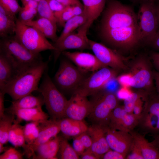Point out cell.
<instances>
[{
  "label": "cell",
  "mask_w": 159,
  "mask_h": 159,
  "mask_svg": "<svg viewBox=\"0 0 159 159\" xmlns=\"http://www.w3.org/2000/svg\"><path fill=\"white\" fill-rule=\"evenodd\" d=\"M99 35L103 44L122 54L141 43L137 14L131 6L110 0L103 10Z\"/></svg>",
  "instance_id": "obj_1"
},
{
  "label": "cell",
  "mask_w": 159,
  "mask_h": 159,
  "mask_svg": "<svg viewBox=\"0 0 159 159\" xmlns=\"http://www.w3.org/2000/svg\"><path fill=\"white\" fill-rule=\"evenodd\" d=\"M49 60L43 61L21 70L2 90L13 100L37 91L39 82L46 70L48 68Z\"/></svg>",
  "instance_id": "obj_2"
},
{
  "label": "cell",
  "mask_w": 159,
  "mask_h": 159,
  "mask_svg": "<svg viewBox=\"0 0 159 159\" xmlns=\"http://www.w3.org/2000/svg\"><path fill=\"white\" fill-rule=\"evenodd\" d=\"M133 62L128 73L116 78L120 85L123 87L145 90L149 94L156 92L153 71L148 60L141 55Z\"/></svg>",
  "instance_id": "obj_3"
},
{
  "label": "cell",
  "mask_w": 159,
  "mask_h": 159,
  "mask_svg": "<svg viewBox=\"0 0 159 159\" xmlns=\"http://www.w3.org/2000/svg\"><path fill=\"white\" fill-rule=\"evenodd\" d=\"M88 73L80 69L65 57L60 60L59 68L52 80L63 94L72 93L73 94L89 75Z\"/></svg>",
  "instance_id": "obj_4"
},
{
  "label": "cell",
  "mask_w": 159,
  "mask_h": 159,
  "mask_svg": "<svg viewBox=\"0 0 159 159\" xmlns=\"http://www.w3.org/2000/svg\"><path fill=\"white\" fill-rule=\"evenodd\" d=\"M37 91L42 96L51 118L61 119L64 118V111L68 100L50 77L48 68L44 72L42 82Z\"/></svg>",
  "instance_id": "obj_5"
},
{
  "label": "cell",
  "mask_w": 159,
  "mask_h": 159,
  "mask_svg": "<svg viewBox=\"0 0 159 159\" xmlns=\"http://www.w3.org/2000/svg\"><path fill=\"white\" fill-rule=\"evenodd\" d=\"M92 96L91 110L87 117L93 125L108 127L112 113L119 105L118 98L113 92L102 90Z\"/></svg>",
  "instance_id": "obj_6"
},
{
  "label": "cell",
  "mask_w": 159,
  "mask_h": 159,
  "mask_svg": "<svg viewBox=\"0 0 159 159\" xmlns=\"http://www.w3.org/2000/svg\"><path fill=\"white\" fill-rule=\"evenodd\" d=\"M0 50L10 56L20 71L43 61L40 53L26 48L17 40L14 35L1 38Z\"/></svg>",
  "instance_id": "obj_7"
},
{
  "label": "cell",
  "mask_w": 159,
  "mask_h": 159,
  "mask_svg": "<svg viewBox=\"0 0 159 159\" xmlns=\"http://www.w3.org/2000/svg\"><path fill=\"white\" fill-rule=\"evenodd\" d=\"M16 22L15 37L26 48L36 53L48 50H56L52 44L37 29L23 24L17 18Z\"/></svg>",
  "instance_id": "obj_8"
},
{
  "label": "cell",
  "mask_w": 159,
  "mask_h": 159,
  "mask_svg": "<svg viewBox=\"0 0 159 159\" xmlns=\"http://www.w3.org/2000/svg\"><path fill=\"white\" fill-rule=\"evenodd\" d=\"M138 14L141 43L149 45L158 29L155 0H142Z\"/></svg>",
  "instance_id": "obj_9"
},
{
  "label": "cell",
  "mask_w": 159,
  "mask_h": 159,
  "mask_svg": "<svg viewBox=\"0 0 159 159\" xmlns=\"http://www.w3.org/2000/svg\"><path fill=\"white\" fill-rule=\"evenodd\" d=\"M137 126L143 133L159 135V96L157 92L149 94Z\"/></svg>",
  "instance_id": "obj_10"
},
{
  "label": "cell",
  "mask_w": 159,
  "mask_h": 159,
  "mask_svg": "<svg viewBox=\"0 0 159 159\" xmlns=\"http://www.w3.org/2000/svg\"><path fill=\"white\" fill-rule=\"evenodd\" d=\"M117 72L110 67H104L92 72L75 92L86 97L92 96L102 90L109 80L115 78Z\"/></svg>",
  "instance_id": "obj_11"
},
{
  "label": "cell",
  "mask_w": 159,
  "mask_h": 159,
  "mask_svg": "<svg viewBox=\"0 0 159 159\" xmlns=\"http://www.w3.org/2000/svg\"><path fill=\"white\" fill-rule=\"evenodd\" d=\"M90 27L85 23L77 29V32L72 33L61 41L54 43L56 49L54 52V61L56 62L62 52L67 50L76 49L83 51L90 49L89 39L87 36V32Z\"/></svg>",
  "instance_id": "obj_12"
},
{
  "label": "cell",
  "mask_w": 159,
  "mask_h": 159,
  "mask_svg": "<svg viewBox=\"0 0 159 159\" xmlns=\"http://www.w3.org/2000/svg\"><path fill=\"white\" fill-rule=\"evenodd\" d=\"M90 49L104 66L117 71L126 68L122 55L117 51L102 43L89 40Z\"/></svg>",
  "instance_id": "obj_13"
},
{
  "label": "cell",
  "mask_w": 159,
  "mask_h": 159,
  "mask_svg": "<svg viewBox=\"0 0 159 159\" xmlns=\"http://www.w3.org/2000/svg\"><path fill=\"white\" fill-rule=\"evenodd\" d=\"M60 120L51 118L39 124V132L38 137L30 145L26 144L24 153L29 158L35 155V151L40 145L56 136L61 131Z\"/></svg>",
  "instance_id": "obj_14"
},
{
  "label": "cell",
  "mask_w": 159,
  "mask_h": 159,
  "mask_svg": "<svg viewBox=\"0 0 159 159\" xmlns=\"http://www.w3.org/2000/svg\"><path fill=\"white\" fill-rule=\"evenodd\" d=\"M91 103L87 97L75 92L67 100L64 111V117L83 120L89 115Z\"/></svg>",
  "instance_id": "obj_15"
},
{
  "label": "cell",
  "mask_w": 159,
  "mask_h": 159,
  "mask_svg": "<svg viewBox=\"0 0 159 159\" xmlns=\"http://www.w3.org/2000/svg\"><path fill=\"white\" fill-rule=\"evenodd\" d=\"M105 137L110 149L121 153L126 158L134 140L130 133L107 127L105 129Z\"/></svg>",
  "instance_id": "obj_16"
},
{
  "label": "cell",
  "mask_w": 159,
  "mask_h": 159,
  "mask_svg": "<svg viewBox=\"0 0 159 159\" xmlns=\"http://www.w3.org/2000/svg\"><path fill=\"white\" fill-rule=\"evenodd\" d=\"M138 119L127 112L123 106L118 105L112 111L108 127L112 129L130 132L137 126Z\"/></svg>",
  "instance_id": "obj_17"
},
{
  "label": "cell",
  "mask_w": 159,
  "mask_h": 159,
  "mask_svg": "<svg viewBox=\"0 0 159 159\" xmlns=\"http://www.w3.org/2000/svg\"><path fill=\"white\" fill-rule=\"evenodd\" d=\"M62 54L81 70L93 72L104 67L94 55L82 52L64 51Z\"/></svg>",
  "instance_id": "obj_18"
},
{
  "label": "cell",
  "mask_w": 159,
  "mask_h": 159,
  "mask_svg": "<svg viewBox=\"0 0 159 159\" xmlns=\"http://www.w3.org/2000/svg\"><path fill=\"white\" fill-rule=\"evenodd\" d=\"M106 127L92 124L87 132L92 141L90 149L98 159L110 149L105 137Z\"/></svg>",
  "instance_id": "obj_19"
},
{
  "label": "cell",
  "mask_w": 159,
  "mask_h": 159,
  "mask_svg": "<svg viewBox=\"0 0 159 159\" xmlns=\"http://www.w3.org/2000/svg\"><path fill=\"white\" fill-rule=\"evenodd\" d=\"M20 71L10 56L0 50V90L3 89Z\"/></svg>",
  "instance_id": "obj_20"
},
{
  "label": "cell",
  "mask_w": 159,
  "mask_h": 159,
  "mask_svg": "<svg viewBox=\"0 0 159 159\" xmlns=\"http://www.w3.org/2000/svg\"><path fill=\"white\" fill-rule=\"evenodd\" d=\"M5 111L16 116V119L15 120L19 123L23 120L40 123L47 120L49 117L48 115L43 111L42 107L12 110L5 108Z\"/></svg>",
  "instance_id": "obj_21"
},
{
  "label": "cell",
  "mask_w": 159,
  "mask_h": 159,
  "mask_svg": "<svg viewBox=\"0 0 159 159\" xmlns=\"http://www.w3.org/2000/svg\"><path fill=\"white\" fill-rule=\"evenodd\" d=\"M60 131L65 136L76 137L87 132L88 127L83 120L64 117L60 120Z\"/></svg>",
  "instance_id": "obj_22"
},
{
  "label": "cell",
  "mask_w": 159,
  "mask_h": 159,
  "mask_svg": "<svg viewBox=\"0 0 159 159\" xmlns=\"http://www.w3.org/2000/svg\"><path fill=\"white\" fill-rule=\"evenodd\" d=\"M130 132L140 146L144 159H159V148L152 141L149 142L145 135L133 130Z\"/></svg>",
  "instance_id": "obj_23"
},
{
  "label": "cell",
  "mask_w": 159,
  "mask_h": 159,
  "mask_svg": "<svg viewBox=\"0 0 159 159\" xmlns=\"http://www.w3.org/2000/svg\"><path fill=\"white\" fill-rule=\"evenodd\" d=\"M21 23L37 29L54 43L58 37L56 34L57 25L47 19L40 17L36 20Z\"/></svg>",
  "instance_id": "obj_24"
},
{
  "label": "cell",
  "mask_w": 159,
  "mask_h": 159,
  "mask_svg": "<svg viewBox=\"0 0 159 159\" xmlns=\"http://www.w3.org/2000/svg\"><path fill=\"white\" fill-rule=\"evenodd\" d=\"M16 16L0 5V37L4 38L14 35L16 28Z\"/></svg>",
  "instance_id": "obj_25"
},
{
  "label": "cell",
  "mask_w": 159,
  "mask_h": 159,
  "mask_svg": "<svg viewBox=\"0 0 159 159\" xmlns=\"http://www.w3.org/2000/svg\"><path fill=\"white\" fill-rule=\"evenodd\" d=\"M83 11L86 14V22L90 26L100 15L104 10L106 0H82Z\"/></svg>",
  "instance_id": "obj_26"
},
{
  "label": "cell",
  "mask_w": 159,
  "mask_h": 159,
  "mask_svg": "<svg viewBox=\"0 0 159 159\" xmlns=\"http://www.w3.org/2000/svg\"><path fill=\"white\" fill-rule=\"evenodd\" d=\"M44 104L42 96H34L31 93L11 102V106L6 108L9 110L25 109L42 107Z\"/></svg>",
  "instance_id": "obj_27"
},
{
  "label": "cell",
  "mask_w": 159,
  "mask_h": 159,
  "mask_svg": "<svg viewBox=\"0 0 159 159\" xmlns=\"http://www.w3.org/2000/svg\"><path fill=\"white\" fill-rule=\"evenodd\" d=\"M87 20L86 15L83 11L81 14L74 16L68 20L66 22L62 32L55 42L61 41L73 33L75 30L77 29Z\"/></svg>",
  "instance_id": "obj_28"
},
{
  "label": "cell",
  "mask_w": 159,
  "mask_h": 159,
  "mask_svg": "<svg viewBox=\"0 0 159 159\" xmlns=\"http://www.w3.org/2000/svg\"><path fill=\"white\" fill-rule=\"evenodd\" d=\"M15 120L9 132V141L15 147H26L24 131V126Z\"/></svg>",
  "instance_id": "obj_29"
},
{
  "label": "cell",
  "mask_w": 159,
  "mask_h": 159,
  "mask_svg": "<svg viewBox=\"0 0 159 159\" xmlns=\"http://www.w3.org/2000/svg\"><path fill=\"white\" fill-rule=\"evenodd\" d=\"M15 115L9 113L0 117V143L4 144L8 141L9 132L15 120Z\"/></svg>",
  "instance_id": "obj_30"
},
{
  "label": "cell",
  "mask_w": 159,
  "mask_h": 159,
  "mask_svg": "<svg viewBox=\"0 0 159 159\" xmlns=\"http://www.w3.org/2000/svg\"><path fill=\"white\" fill-rule=\"evenodd\" d=\"M40 123L32 122L24 126L25 140L27 145L32 144L38 137L39 132Z\"/></svg>",
  "instance_id": "obj_31"
},
{
  "label": "cell",
  "mask_w": 159,
  "mask_h": 159,
  "mask_svg": "<svg viewBox=\"0 0 159 159\" xmlns=\"http://www.w3.org/2000/svg\"><path fill=\"white\" fill-rule=\"evenodd\" d=\"M59 151L61 159H78L80 158L79 155L73 147L65 139L61 138Z\"/></svg>",
  "instance_id": "obj_32"
},
{
  "label": "cell",
  "mask_w": 159,
  "mask_h": 159,
  "mask_svg": "<svg viewBox=\"0 0 159 159\" xmlns=\"http://www.w3.org/2000/svg\"><path fill=\"white\" fill-rule=\"evenodd\" d=\"M37 10L40 17L49 20L57 25V19L51 9L47 0H42L38 3Z\"/></svg>",
  "instance_id": "obj_33"
},
{
  "label": "cell",
  "mask_w": 159,
  "mask_h": 159,
  "mask_svg": "<svg viewBox=\"0 0 159 159\" xmlns=\"http://www.w3.org/2000/svg\"><path fill=\"white\" fill-rule=\"evenodd\" d=\"M148 94L147 92H132L126 98L124 99V105L125 110L127 112L132 113L134 105L140 98Z\"/></svg>",
  "instance_id": "obj_34"
},
{
  "label": "cell",
  "mask_w": 159,
  "mask_h": 159,
  "mask_svg": "<svg viewBox=\"0 0 159 159\" xmlns=\"http://www.w3.org/2000/svg\"><path fill=\"white\" fill-rule=\"evenodd\" d=\"M0 5L7 11L15 15L22 9L16 0H0Z\"/></svg>",
  "instance_id": "obj_35"
},
{
  "label": "cell",
  "mask_w": 159,
  "mask_h": 159,
  "mask_svg": "<svg viewBox=\"0 0 159 159\" xmlns=\"http://www.w3.org/2000/svg\"><path fill=\"white\" fill-rule=\"evenodd\" d=\"M74 16L72 6H65L57 19V24L64 27L66 22Z\"/></svg>",
  "instance_id": "obj_36"
},
{
  "label": "cell",
  "mask_w": 159,
  "mask_h": 159,
  "mask_svg": "<svg viewBox=\"0 0 159 159\" xmlns=\"http://www.w3.org/2000/svg\"><path fill=\"white\" fill-rule=\"evenodd\" d=\"M126 159H144L140 146L134 140Z\"/></svg>",
  "instance_id": "obj_37"
},
{
  "label": "cell",
  "mask_w": 159,
  "mask_h": 159,
  "mask_svg": "<svg viewBox=\"0 0 159 159\" xmlns=\"http://www.w3.org/2000/svg\"><path fill=\"white\" fill-rule=\"evenodd\" d=\"M24 154L13 147L8 148L0 155V159H21Z\"/></svg>",
  "instance_id": "obj_38"
},
{
  "label": "cell",
  "mask_w": 159,
  "mask_h": 159,
  "mask_svg": "<svg viewBox=\"0 0 159 159\" xmlns=\"http://www.w3.org/2000/svg\"><path fill=\"white\" fill-rule=\"evenodd\" d=\"M47 1L54 16L57 19L65 6L56 0H47Z\"/></svg>",
  "instance_id": "obj_39"
},
{
  "label": "cell",
  "mask_w": 159,
  "mask_h": 159,
  "mask_svg": "<svg viewBox=\"0 0 159 159\" xmlns=\"http://www.w3.org/2000/svg\"><path fill=\"white\" fill-rule=\"evenodd\" d=\"M148 94L145 96L139 98L135 103L132 113L138 119L140 117L143 110V101L147 97Z\"/></svg>",
  "instance_id": "obj_40"
},
{
  "label": "cell",
  "mask_w": 159,
  "mask_h": 159,
  "mask_svg": "<svg viewBox=\"0 0 159 159\" xmlns=\"http://www.w3.org/2000/svg\"><path fill=\"white\" fill-rule=\"evenodd\" d=\"M35 16L29 10L22 8L21 10L19 12L18 19L23 23L32 20Z\"/></svg>",
  "instance_id": "obj_41"
},
{
  "label": "cell",
  "mask_w": 159,
  "mask_h": 159,
  "mask_svg": "<svg viewBox=\"0 0 159 159\" xmlns=\"http://www.w3.org/2000/svg\"><path fill=\"white\" fill-rule=\"evenodd\" d=\"M101 158L103 159H124L125 157L121 153L110 149Z\"/></svg>",
  "instance_id": "obj_42"
},
{
  "label": "cell",
  "mask_w": 159,
  "mask_h": 159,
  "mask_svg": "<svg viewBox=\"0 0 159 159\" xmlns=\"http://www.w3.org/2000/svg\"><path fill=\"white\" fill-rule=\"evenodd\" d=\"M77 136L86 149H88L91 148L92 144V140L90 136L87 132Z\"/></svg>",
  "instance_id": "obj_43"
},
{
  "label": "cell",
  "mask_w": 159,
  "mask_h": 159,
  "mask_svg": "<svg viewBox=\"0 0 159 159\" xmlns=\"http://www.w3.org/2000/svg\"><path fill=\"white\" fill-rule=\"evenodd\" d=\"M72 147L79 155H81L86 149L78 136L74 139Z\"/></svg>",
  "instance_id": "obj_44"
},
{
  "label": "cell",
  "mask_w": 159,
  "mask_h": 159,
  "mask_svg": "<svg viewBox=\"0 0 159 159\" xmlns=\"http://www.w3.org/2000/svg\"><path fill=\"white\" fill-rule=\"evenodd\" d=\"M118 84H120L115 77L109 80L105 84L103 89H105V90L111 92V90L117 89Z\"/></svg>",
  "instance_id": "obj_45"
},
{
  "label": "cell",
  "mask_w": 159,
  "mask_h": 159,
  "mask_svg": "<svg viewBox=\"0 0 159 159\" xmlns=\"http://www.w3.org/2000/svg\"><path fill=\"white\" fill-rule=\"evenodd\" d=\"M149 45L155 51L159 52V29Z\"/></svg>",
  "instance_id": "obj_46"
},
{
  "label": "cell",
  "mask_w": 159,
  "mask_h": 159,
  "mask_svg": "<svg viewBox=\"0 0 159 159\" xmlns=\"http://www.w3.org/2000/svg\"><path fill=\"white\" fill-rule=\"evenodd\" d=\"M150 57L153 63L159 73V52H152L150 53Z\"/></svg>",
  "instance_id": "obj_47"
},
{
  "label": "cell",
  "mask_w": 159,
  "mask_h": 159,
  "mask_svg": "<svg viewBox=\"0 0 159 159\" xmlns=\"http://www.w3.org/2000/svg\"><path fill=\"white\" fill-rule=\"evenodd\" d=\"M65 6L75 5L83 6L79 0H56Z\"/></svg>",
  "instance_id": "obj_48"
},
{
  "label": "cell",
  "mask_w": 159,
  "mask_h": 159,
  "mask_svg": "<svg viewBox=\"0 0 159 159\" xmlns=\"http://www.w3.org/2000/svg\"><path fill=\"white\" fill-rule=\"evenodd\" d=\"M82 159H98V158L90 148L86 149L80 155Z\"/></svg>",
  "instance_id": "obj_49"
},
{
  "label": "cell",
  "mask_w": 159,
  "mask_h": 159,
  "mask_svg": "<svg viewBox=\"0 0 159 159\" xmlns=\"http://www.w3.org/2000/svg\"><path fill=\"white\" fill-rule=\"evenodd\" d=\"M5 93L2 91L0 90V117H2L5 114V108L4 107V95Z\"/></svg>",
  "instance_id": "obj_50"
},
{
  "label": "cell",
  "mask_w": 159,
  "mask_h": 159,
  "mask_svg": "<svg viewBox=\"0 0 159 159\" xmlns=\"http://www.w3.org/2000/svg\"><path fill=\"white\" fill-rule=\"evenodd\" d=\"M153 75L156 92L159 96V73L153 71Z\"/></svg>",
  "instance_id": "obj_51"
},
{
  "label": "cell",
  "mask_w": 159,
  "mask_h": 159,
  "mask_svg": "<svg viewBox=\"0 0 159 159\" xmlns=\"http://www.w3.org/2000/svg\"><path fill=\"white\" fill-rule=\"evenodd\" d=\"M38 3L34 0H32L27 3L23 8L25 9L31 8L37 9Z\"/></svg>",
  "instance_id": "obj_52"
},
{
  "label": "cell",
  "mask_w": 159,
  "mask_h": 159,
  "mask_svg": "<svg viewBox=\"0 0 159 159\" xmlns=\"http://www.w3.org/2000/svg\"><path fill=\"white\" fill-rule=\"evenodd\" d=\"M155 11L159 29V3L155 2Z\"/></svg>",
  "instance_id": "obj_53"
},
{
  "label": "cell",
  "mask_w": 159,
  "mask_h": 159,
  "mask_svg": "<svg viewBox=\"0 0 159 159\" xmlns=\"http://www.w3.org/2000/svg\"><path fill=\"white\" fill-rule=\"evenodd\" d=\"M154 140L152 142L159 148V135L153 136Z\"/></svg>",
  "instance_id": "obj_54"
},
{
  "label": "cell",
  "mask_w": 159,
  "mask_h": 159,
  "mask_svg": "<svg viewBox=\"0 0 159 159\" xmlns=\"http://www.w3.org/2000/svg\"><path fill=\"white\" fill-rule=\"evenodd\" d=\"M3 144L0 143V153H1L4 151H5L8 148L4 146Z\"/></svg>",
  "instance_id": "obj_55"
},
{
  "label": "cell",
  "mask_w": 159,
  "mask_h": 159,
  "mask_svg": "<svg viewBox=\"0 0 159 159\" xmlns=\"http://www.w3.org/2000/svg\"><path fill=\"white\" fill-rule=\"evenodd\" d=\"M32 0H21V1L23 4L24 6L27 3Z\"/></svg>",
  "instance_id": "obj_56"
},
{
  "label": "cell",
  "mask_w": 159,
  "mask_h": 159,
  "mask_svg": "<svg viewBox=\"0 0 159 159\" xmlns=\"http://www.w3.org/2000/svg\"><path fill=\"white\" fill-rule=\"evenodd\" d=\"M135 4L140 3L141 0H129Z\"/></svg>",
  "instance_id": "obj_57"
},
{
  "label": "cell",
  "mask_w": 159,
  "mask_h": 159,
  "mask_svg": "<svg viewBox=\"0 0 159 159\" xmlns=\"http://www.w3.org/2000/svg\"><path fill=\"white\" fill-rule=\"evenodd\" d=\"M155 2L159 3V0H155Z\"/></svg>",
  "instance_id": "obj_58"
},
{
  "label": "cell",
  "mask_w": 159,
  "mask_h": 159,
  "mask_svg": "<svg viewBox=\"0 0 159 159\" xmlns=\"http://www.w3.org/2000/svg\"><path fill=\"white\" fill-rule=\"evenodd\" d=\"M35 1H36L38 2H40V1H42V0H34Z\"/></svg>",
  "instance_id": "obj_59"
},
{
  "label": "cell",
  "mask_w": 159,
  "mask_h": 159,
  "mask_svg": "<svg viewBox=\"0 0 159 159\" xmlns=\"http://www.w3.org/2000/svg\"></svg>",
  "instance_id": "obj_60"
}]
</instances>
